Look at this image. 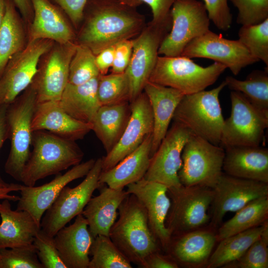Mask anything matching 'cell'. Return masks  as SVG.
Segmentation results:
<instances>
[{
	"label": "cell",
	"mask_w": 268,
	"mask_h": 268,
	"mask_svg": "<svg viewBox=\"0 0 268 268\" xmlns=\"http://www.w3.org/2000/svg\"><path fill=\"white\" fill-rule=\"evenodd\" d=\"M151 144L152 134L114 167L101 171L99 178L100 185L106 184L113 189H124L143 178L150 163Z\"/></svg>",
	"instance_id": "obj_28"
},
{
	"label": "cell",
	"mask_w": 268,
	"mask_h": 268,
	"mask_svg": "<svg viewBox=\"0 0 268 268\" xmlns=\"http://www.w3.org/2000/svg\"><path fill=\"white\" fill-rule=\"evenodd\" d=\"M238 37L249 52L268 67V18L257 24L242 26Z\"/></svg>",
	"instance_id": "obj_39"
},
{
	"label": "cell",
	"mask_w": 268,
	"mask_h": 268,
	"mask_svg": "<svg viewBox=\"0 0 268 268\" xmlns=\"http://www.w3.org/2000/svg\"><path fill=\"white\" fill-rule=\"evenodd\" d=\"M268 221L263 224L226 237L219 242L206 265L207 268L224 267L241 257L261 235Z\"/></svg>",
	"instance_id": "obj_33"
},
{
	"label": "cell",
	"mask_w": 268,
	"mask_h": 268,
	"mask_svg": "<svg viewBox=\"0 0 268 268\" xmlns=\"http://www.w3.org/2000/svg\"><path fill=\"white\" fill-rule=\"evenodd\" d=\"M142 268H178L177 262L167 253L164 255L157 251L148 255L144 260Z\"/></svg>",
	"instance_id": "obj_47"
},
{
	"label": "cell",
	"mask_w": 268,
	"mask_h": 268,
	"mask_svg": "<svg viewBox=\"0 0 268 268\" xmlns=\"http://www.w3.org/2000/svg\"><path fill=\"white\" fill-rule=\"evenodd\" d=\"M224 81L231 90L241 92L255 106L268 112V68L253 71L244 80L228 76Z\"/></svg>",
	"instance_id": "obj_35"
},
{
	"label": "cell",
	"mask_w": 268,
	"mask_h": 268,
	"mask_svg": "<svg viewBox=\"0 0 268 268\" xmlns=\"http://www.w3.org/2000/svg\"><path fill=\"white\" fill-rule=\"evenodd\" d=\"M33 244L43 268H67L59 255L54 237L41 229L36 234Z\"/></svg>",
	"instance_id": "obj_43"
},
{
	"label": "cell",
	"mask_w": 268,
	"mask_h": 268,
	"mask_svg": "<svg viewBox=\"0 0 268 268\" xmlns=\"http://www.w3.org/2000/svg\"><path fill=\"white\" fill-rule=\"evenodd\" d=\"M92 126L70 116L55 101L37 103L31 123L33 132L47 131L73 141L83 138Z\"/></svg>",
	"instance_id": "obj_23"
},
{
	"label": "cell",
	"mask_w": 268,
	"mask_h": 268,
	"mask_svg": "<svg viewBox=\"0 0 268 268\" xmlns=\"http://www.w3.org/2000/svg\"><path fill=\"white\" fill-rule=\"evenodd\" d=\"M97 95L101 105L130 102V85L126 73L100 75Z\"/></svg>",
	"instance_id": "obj_37"
},
{
	"label": "cell",
	"mask_w": 268,
	"mask_h": 268,
	"mask_svg": "<svg viewBox=\"0 0 268 268\" xmlns=\"http://www.w3.org/2000/svg\"><path fill=\"white\" fill-rule=\"evenodd\" d=\"M100 75L95 55L88 48L77 44L69 64L68 83L82 84Z\"/></svg>",
	"instance_id": "obj_38"
},
{
	"label": "cell",
	"mask_w": 268,
	"mask_h": 268,
	"mask_svg": "<svg viewBox=\"0 0 268 268\" xmlns=\"http://www.w3.org/2000/svg\"><path fill=\"white\" fill-rule=\"evenodd\" d=\"M31 1L34 16L27 26L28 43L40 39L60 44L75 42L76 31L59 5L51 0Z\"/></svg>",
	"instance_id": "obj_21"
},
{
	"label": "cell",
	"mask_w": 268,
	"mask_h": 268,
	"mask_svg": "<svg viewBox=\"0 0 268 268\" xmlns=\"http://www.w3.org/2000/svg\"><path fill=\"white\" fill-rule=\"evenodd\" d=\"M172 25L170 15L164 20L151 21L133 38V51L125 71L130 82V103L143 91L155 65L160 46Z\"/></svg>",
	"instance_id": "obj_10"
},
{
	"label": "cell",
	"mask_w": 268,
	"mask_h": 268,
	"mask_svg": "<svg viewBox=\"0 0 268 268\" xmlns=\"http://www.w3.org/2000/svg\"><path fill=\"white\" fill-rule=\"evenodd\" d=\"M131 115L126 127L114 147L102 158V171H107L135 150L151 134L153 119L149 100L142 92L130 102Z\"/></svg>",
	"instance_id": "obj_18"
},
{
	"label": "cell",
	"mask_w": 268,
	"mask_h": 268,
	"mask_svg": "<svg viewBox=\"0 0 268 268\" xmlns=\"http://www.w3.org/2000/svg\"><path fill=\"white\" fill-rule=\"evenodd\" d=\"M230 117L224 120L220 145L224 149L235 146H258L268 127V112L253 105L241 92L231 91Z\"/></svg>",
	"instance_id": "obj_8"
},
{
	"label": "cell",
	"mask_w": 268,
	"mask_h": 268,
	"mask_svg": "<svg viewBox=\"0 0 268 268\" xmlns=\"http://www.w3.org/2000/svg\"><path fill=\"white\" fill-rule=\"evenodd\" d=\"M133 48V39L123 40L115 45L114 58L111 73L125 72L131 58Z\"/></svg>",
	"instance_id": "obj_45"
},
{
	"label": "cell",
	"mask_w": 268,
	"mask_h": 268,
	"mask_svg": "<svg viewBox=\"0 0 268 268\" xmlns=\"http://www.w3.org/2000/svg\"><path fill=\"white\" fill-rule=\"evenodd\" d=\"M98 78L79 85L68 83L58 101L60 106L73 118L91 123L101 106L97 95Z\"/></svg>",
	"instance_id": "obj_31"
},
{
	"label": "cell",
	"mask_w": 268,
	"mask_h": 268,
	"mask_svg": "<svg viewBox=\"0 0 268 268\" xmlns=\"http://www.w3.org/2000/svg\"><path fill=\"white\" fill-rule=\"evenodd\" d=\"M216 241L213 231L199 229L172 236L167 253L178 265H206Z\"/></svg>",
	"instance_id": "obj_27"
},
{
	"label": "cell",
	"mask_w": 268,
	"mask_h": 268,
	"mask_svg": "<svg viewBox=\"0 0 268 268\" xmlns=\"http://www.w3.org/2000/svg\"><path fill=\"white\" fill-rule=\"evenodd\" d=\"M30 152L21 176L27 186H34L37 181L81 163L84 153L75 141L50 132H33Z\"/></svg>",
	"instance_id": "obj_3"
},
{
	"label": "cell",
	"mask_w": 268,
	"mask_h": 268,
	"mask_svg": "<svg viewBox=\"0 0 268 268\" xmlns=\"http://www.w3.org/2000/svg\"><path fill=\"white\" fill-rule=\"evenodd\" d=\"M54 43L46 39L28 42L9 60L0 76V103L9 104L30 85L40 58Z\"/></svg>",
	"instance_id": "obj_14"
},
{
	"label": "cell",
	"mask_w": 268,
	"mask_h": 268,
	"mask_svg": "<svg viewBox=\"0 0 268 268\" xmlns=\"http://www.w3.org/2000/svg\"><path fill=\"white\" fill-rule=\"evenodd\" d=\"M223 268H268V225L260 237L236 261Z\"/></svg>",
	"instance_id": "obj_40"
},
{
	"label": "cell",
	"mask_w": 268,
	"mask_h": 268,
	"mask_svg": "<svg viewBox=\"0 0 268 268\" xmlns=\"http://www.w3.org/2000/svg\"><path fill=\"white\" fill-rule=\"evenodd\" d=\"M0 268H43L33 244L0 249Z\"/></svg>",
	"instance_id": "obj_41"
},
{
	"label": "cell",
	"mask_w": 268,
	"mask_h": 268,
	"mask_svg": "<svg viewBox=\"0 0 268 268\" xmlns=\"http://www.w3.org/2000/svg\"><path fill=\"white\" fill-rule=\"evenodd\" d=\"M146 3L150 8L152 13V21H160L170 15L173 4L177 0H139Z\"/></svg>",
	"instance_id": "obj_48"
},
{
	"label": "cell",
	"mask_w": 268,
	"mask_h": 268,
	"mask_svg": "<svg viewBox=\"0 0 268 268\" xmlns=\"http://www.w3.org/2000/svg\"><path fill=\"white\" fill-rule=\"evenodd\" d=\"M139 0H88L76 30L77 44L96 56L121 41L137 36L146 24Z\"/></svg>",
	"instance_id": "obj_1"
},
{
	"label": "cell",
	"mask_w": 268,
	"mask_h": 268,
	"mask_svg": "<svg viewBox=\"0 0 268 268\" xmlns=\"http://www.w3.org/2000/svg\"><path fill=\"white\" fill-rule=\"evenodd\" d=\"M226 68L224 65L216 62L202 67L186 57L158 56L148 81L187 95L203 90L213 84Z\"/></svg>",
	"instance_id": "obj_6"
},
{
	"label": "cell",
	"mask_w": 268,
	"mask_h": 268,
	"mask_svg": "<svg viewBox=\"0 0 268 268\" xmlns=\"http://www.w3.org/2000/svg\"><path fill=\"white\" fill-rule=\"evenodd\" d=\"M27 26L32 21L34 11L31 0H13Z\"/></svg>",
	"instance_id": "obj_51"
},
{
	"label": "cell",
	"mask_w": 268,
	"mask_h": 268,
	"mask_svg": "<svg viewBox=\"0 0 268 268\" xmlns=\"http://www.w3.org/2000/svg\"><path fill=\"white\" fill-rule=\"evenodd\" d=\"M208 17L219 30L226 31L231 27L232 15L227 0H202Z\"/></svg>",
	"instance_id": "obj_44"
},
{
	"label": "cell",
	"mask_w": 268,
	"mask_h": 268,
	"mask_svg": "<svg viewBox=\"0 0 268 268\" xmlns=\"http://www.w3.org/2000/svg\"><path fill=\"white\" fill-rule=\"evenodd\" d=\"M119 218L109 237L131 263L139 267L149 254L161 248L148 224L146 210L140 201L129 194L119 208Z\"/></svg>",
	"instance_id": "obj_2"
},
{
	"label": "cell",
	"mask_w": 268,
	"mask_h": 268,
	"mask_svg": "<svg viewBox=\"0 0 268 268\" xmlns=\"http://www.w3.org/2000/svg\"><path fill=\"white\" fill-rule=\"evenodd\" d=\"M95 159H90L73 166L64 174L59 173L49 183L43 185H23L20 191L16 209L28 211L38 224L45 211L55 201L62 190L73 180L85 176L93 166Z\"/></svg>",
	"instance_id": "obj_19"
},
{
	"label": "cell",
	"mask_w": 268,
	"mask_h": 268,
	"mask_svg": "<svg viewBox=\"0 0 268 268\" xmlns=\"http://www.w3.org/2000/svg\"><path fill=\"white\" fill-rule=\"evenodd\" d=\"M192 134L186 128L174 122L151 157L143 178L162 184L168 188L181 186L178 172L182 164V153Z\"/></svg>",
	"instance_id": "obj_16"
},
{
	"label": "cell",
	"mask_w": 268,
	"mask_h": 268,
	"mask_svg": "<svg viewBox=\"0 0 268 268\" xmlns=\"http://www.w3.org/2000/svg\"><path fill=\"white\" fill-rule=\"evenodd\" d=\"M9 201L0 203V249L32 244L41 229L28 211L12 210Z\"/></svg>",
	"instance_id": "obj_29"
},
{
	"label": "cell",
	"mask_w": 268,
	"mask_h": 268,
	"mask_svg": "<svg viewBox=\"0 0 268 268\" xmlns=\"http://www.w3.org/2000/svg\"><path fill=\"white\" fill-rule=\"evenodd\" d=\"M170 13L171 28L160 45L158 54L180 56L192 40L209 30L210 19L204 3L198 0H177Z\"/></svg>",
	"instance_id": "obj_12"
},
{
	"label": "cell",
	"mask_w": 268,
	"mask_h": 268,
	"mask_svg": "<svg viewBox=\"0 0 268 268\" xmlns=\"http://www.w3.org/2000/svg\"><path fill=\"white\" fill-rule=\"evenodd\" d=\"M226 86L223 81L212 89L185 95L174 112V122L193 135L219 145L224 120L219 95Z\"/></svg>",
	"instance_id": "obj_4"
},
{
	"label": "cell",
	"mask_w": 268,
	"mask_h": 268,
	"mask_svg": "<svg viewBox=\"0 0 268 268\" xmlns=\"http://www.w3.org/2000/svg\"><path fill=\"white\" fill-rule=\"evenodd\" d=\"M115 46L108 47L95 56V62L100 75H105L111 68L114 58Z\"/></svg>",
	"instance_id": "obj_49"
},
{
	"label": "cell",
	"mask_w": 268,
	"mask_h": 268,
	"mask_svg": "<svg viewBox=\"0 0 268 268\" xmlns=\"http://www.w3.org/2000/svg\"><path fill=\"white\" fill-rule=\"evenodd\" d=\"M127 187L128 194L134 195L144 205L150 229L161 249L167 253L171 239L165 225L171 204L168 188L162 184L144 178Z\"/></svg>",
	"instance_id": "obj_20"
},
{
	"label": "cell",
	"mask_w": 268,
	"mask_h": 268,
	"mask_svg": "<svg viewBox=\"0 0 268 268\" xmlns=\"http://www.w3.org/2000/svg\"><path fill=\"white\" fill-rule=\"evenodd\" d=\"M268 196L253 200L236 211V214L223 223L216 234L217 241L259 226L268 221Z\"/></svg>",
	"instance_id": "obj_34"
},
{
	"label": "cell",
	"mask_w": 268,
	"mask_h": 268,
	"mask_svg": "<svg viewBox=\"0 0 268 268\" xmlns=\"http://www.w3.org/2000/svg\"><path fill=\"white\" fill-rule=\"evenodd\" d=\"M88 268H132L130 261L120 251L109 236L98 235L90 250Z\"/></svg>",
	"instance_id": "obj_36"
},
{
	"label": "cell",
	"mask_w": 268,
	"mask_h": 268,
	"mask_svg": "<svg viewBox=\"0 0 268 268\" xmlns=\"http://www.w3.org/2000/svg\"><path fill=\"white\" fill-rule=\"evenodd\" d=\"M27 44V25L13 0H6L4 18L0 29V76L9 60Z\"/></svg>",
	"instance_id": "obj_32"
},
{
	"label": "cell",
	"mask_w": 268,
	"mask_h": 268,
	"mask_svg": "<svg viewBox=\"0 0 268 268\" xmlns=\"http://www.w3.org/2000/svg\"><path fill=\"white\" fill-rule=\"evenodd\" d=\"M224 149L192 134L182 153L178 172L181 184L186 187L201 186L213 189L222 174Z\"/></svg>",
	"instance_id": "obj_9"
},
{
	"label": "cell",
	"mask_w": 268,
	"mask_h": 268,
	"mask_svg": "<svg viewBox=\"0 0 268 268\" xmlns=\"http://www.w3.org/2000/svg\"><path fill=\"white\" fill-rule=\"evenodd\" d=\"M37 104L36 92L30 84L8 104L7 108L6 119L11 144L4 170L18 181H21V174L31 152V123Z\"/></svg>",
	"instance_id": "obj_5"
},
{
	"label": "cell",
	"mask_w": 268,
	"mask_h": 268,
	"mask_svg": "<svg viewBox=\"0 0 268 268\" xmlns=\"http://www.w3.org/2000/svg\"><path fill=\"white\" fill-rule=\"evenodd\" d=\"M65 12L76 31L83 16L84 7L88 0H51Z\"/></svg>",
	"instance_id": "obj_46"
},
{
	"label": "cell",
	"mask_w": 268,
	"mask_h": 268,
	"mask_svg": "<svg viewBox=\"0 0 268 268\" xmlns=\"http://www.w3.org/2000/svg\"><path fill=\"white\" fill-rule=\"evenodd\" d=\"M23 187V185L13 183L9 184L6 186H0V201L7 199L10 201H18L19 197L11 195L10 193L20 191Z\"/></svg>",
	"instance_id": "obj_52"
},
{
	"label": "cell",
	"mask_w": 268,
	"mask_h": 268,
	"mask_svg": "<svg viewBox=\"0 0 268 268\" xmlns=\"http://www.w3.org/2000/svg\"><path fill=\"white\" fill-rule=\"evenodd\" d=\"M181 56L213 60L224 65L235 75L246 67L260 61L238 40L225 39L210 30L192 40Z\"/></svg>",
	"instance_id": "obj_15"
},
{
	"label": "cell",
	"mask_w": 268,
	"mask_h": 268,
	"mask_svg": "<svg viewBox=\"0 0 268 268\" xmlns=\"http://www.w3.org/2000/svg\"><path fill=\"white\" fill-rule=\"evenodd\" d=\"M171 204L165 225L171 236L200 229L210 220L207 213L213 199L212 189L201 186L168 188Z\"/></svg>",
	"instance_id": "obj_7"
},
{
	"label": "cell",
	"mask_w": 268,
	"mask_h": 268,
	"mask_svg": "<svg viewBox=\"0 0 268 268\" xmlns=\"http://www.w3.org/2000/svg\"><path fill=\"white\" fill-rule=\"evenodd\" d=\"M143 91L149 100L153 115L151 157L166 134L174 112L185 95L176 89L150 81Z\"/></svg>",
	"instance_id": "obj_25"
},
{
	"label": "cell",
	"mask_w": 268,
	"mask_h": 268,
	"mask_svg": "<svg viewBox=\"0 0 268 268\" xmlns=\"http://www.w3.org/2000/svg\"><path fill=\"white\" fill-rule=\"evenodd\" d=\"M98 189L99 195L91 197L82 212L94 238L98 235L109 236L118 208L129 195L126 190L113 189L104 184L100 185Z\"/></svg>",
	"instance_id": "obj_26"
},
{
	"label": "cell",
	"mask_w": 268,
	"mask_h": 268,
	"mask_svg": "<svg viewBox=\"0 0 268 268\" xmlns=\"http://www.w3.org/2000/svg\"><path fill=\"white\" fill-rule=\"evenodd\" d=\"M224 150L222 169L226 174L268 184V148L245 146Z\"/></svg>",
	"instance_id": "obj_24"
},
{
	"label": "cell",
	"mask_w": 268,
	"mask_h": 268,
	"mask_svg": "<svg viewBox=\"0 0 268 268\" xmlns=\"http://www.w3.org/2000/svg\"><path fill=\"white\" fill-rule=\"evenodd\" d=\"M129 102L109 105H101L91 124L95 134L105 148L106 154L120 139L130 119Z\"/></svg>",
	"instance_id": "obj_30"
},
{
	"label": "cell",
	"mask_w": 268,
	"mask_h": 268,
	"mask_svg": "<svg viewBox=\"0 0 268 268\" xmlns=\"http://www.w3.org/2000/svg\"><path fill=\"white\" fill-rule=\"evenodd\" d=\"M77 45L75 42H54L41 56L31 83L36 92L37 103L60 100L68 83L69 64Z\"/></svg>",
	"instance_id": "obj_13"
},
{
	"label": "cell",
	"mask_w": 268,
	"mask_h": 268,
	"mask_svg": "<svg viewBox=\"0 0 268 268\" xmlns=\"http://www.w3.org/2000/svg\"><path fill=\"white\" fill-rule=\"evenodd\" d=\"M60 258L67 268H88L90 250L94 238L82 213L74 222L64 226L54 236Z\"/></svg>",
	"instance_id": "obj_22"
},
{
	"label": "cell",
	"mask_w": 268,
	"mask_h": 268,
	"mask_svg": "<svg viewBox=\"0 0 268 268\" xmlns=\"http://www.w3.org/2000/svg\"><path fill=\"white\" fill-rule=\"evenodd\" d=\"M8 104L0 103V150L4 141L9 138L8 127L6 119V110ZM5 183L0 176V186H6Z\"/></svg>",
	"instance_id": "obj_50"
},
{
	"label": "cell",
	"mask_w": 268,
	"mask_h": 268,
	"mask_svg": "<svg viewBox=\"0 0 268 268\" xmlns=\"http://www.w3.org/2000/svg\"><path fill=\"white\" fill-rule=\"evenodd\" d=\"M238 10L237 23L242 26L260 23L268 18V0H230Z\"/></svg>",
	"instance_id": "obj_42"
},
{
	"label": "cell",
	"mask_w": 268,
	"mask_h": 268,
	"mask_svg": "<svg viewBox=\"0 0 268 268\" xmlns=\"http://www.w3.org/2000/svg\"><path fill=\"white\" fill-rule=\"evenodd\" d=\"M101 171L102 158H99L79 185L73 188L66 186L44 213L41 229L54 237L71 219L82 213L94 192L100 186L99 178Z\"/></svg>",
	"instance_id": "obj_11"
},
{
	"label": "cell",
	"mask_w": 268,
	"mask_h": 268,
	"mask_svg": "<svg viewBox=\"0 0 268 268\" xmlns=\"http://www.w3.org/2000/svg\"><path fill=\"white\" fill-rule=\"evenodd\" d=\"M6 0H0V29L2 24L5 13Z\"/></svg>",
	"instance_id": "obj_53"
},
{
	"label": "cell",
	"mask_w": 268,
	"mask_h": 268,
	"mask_svg": "<svg viewBox=\"0 0 268 268\" xmlns=\"http://www.w3.org/2000/svg\"><path fill=\"white\" fill-rule=\"evenodd\" d=\"M210 225L219 226L228 212H236L251 201L268 196V184L259 181L221 175L213 188Z\"/></svg>",
	"instance_id": "obj_17"
}]
</instances>
